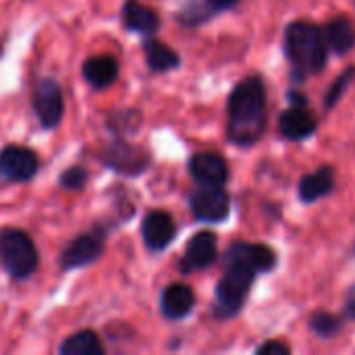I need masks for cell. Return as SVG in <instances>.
<instances>
[{
	"mask_svg": "<svg viewBox=\"0 0 355 355\" xmlns=\"http://www.w3.org/2000/svg\"><path fill=\"white\" fill-rule=\"evenodd\" d=\"M316 129H318V121L308 106L291 104L279 116V133L289 141L308 139L316 133Z\"/></svg>",
	"mask_w": 355,
	"mask_h": 355,
	"instance_id": "4fadbf2b",
	"label": "cell"
},
{
	"mask_svg": "<svg viewBox=\"0 0 355 355\" xmlns=\"http://www.w3.org/2000/svg\"><path fill=\"white\" fill-rule=\"evenodd\" d=\"M333 189H335V171L333 166L324 164L314 173L302 177L297 193L304 204H316L318 200L327 198Z\"/></svg>",
	"mask_w": 355,
	"mask_h": 355,
	"instance_id": "ac0fdd59",
	"label": "cell"
},
{
	"mask_svg": "<svg viewBox=\"0 0 355 355\" xmlns=\"http://www.w3.org/2000/svg\"><path fill=\"white\" fill-rule=\"evenodd\" d=\"M139 233H141L144 245L150 252L160 254L173 243V239L177 235V225H175V218H173L171 212H166V210H150L141 218Z\"/></svg>",
	"mask_w": 355,
	"mask_h": 355,
	"instance_id": "8fae6325",
	"label": "cell"
},
{
	"mask_svg": "<svg viewBox=\"0 0 355 355\" xmlns=\"http://www.w3.org/2000/svg\"><path fill=\"white\" fill-rule=\"evenodd\" d=\"M144 123V114L139 108H114L106 114V127L112 135L131 137L139 131Z\"/></svg>",
	"mask_w": 355,
	"mask_h": 355,
	"instance_id": "44dd1931",
	"label": "cell"
},
{
	"mask_svg": "<svg viewBox=\"0 0 355 355\" xmlns=\"http://www.w3.org/2000/svg\"><path fill=\"white\" fill-rule=\"evenodd\" d=\"M287 98H289V102H291V104H295V106H310L308 98H306L304 94H300L297 89H291Z\"/></svg>",
	"mask_w": 355,
	"mask_h": 355,
	"instance_id": "83f0119b",
	"label": "cell"
},
{
	"mask_svg": "<svg viewBox=\"0 0 355 355\" xmlns=\"http://www.w3.org/2000/svg\"><path fill=\"white\" fill-rule=\"evenodd\" d=\"M354 79L355 67H347V69L329 85V89H327V94H324V98H322V106H324L327 110H333V108L341 102V98L345 96L347 87L354 83Z\"/></svg>",
	"mask_w": 355,
	"mask_h": 355,
	"instance_id": "603a6c76",
	"label": "cell"
},
{
	"mask_svg": "<svg viewBox=\"0 0 355 355\" xmlns=\"http://www.w3.org/2000/svg\"><path fill=\"white\" fill-rule=\"evenodd\" d=\"M343 320L355 322V285H352L343 297Z\"/></svg>",
	"mask_w": 355,
	"mask_h": 355,
	"instance_id": "484cf974",
	"label": "cell"
},
{
	"mask_svg": "<svg viewBox=\"0 0 355 355\" xmlns=\"http://www.w3.org/2000/svg\"><path fill=\"white\" fill-rule=\"evenodd\" d=\"M58 354L60 355H104L106 347L102 337L92 331V329H83L77 331L73 335H69L60 345H58Z\"/></svg>",
	"mask_w": 355,
	"mask_h": 355,
	"instance_id": "ffe728a7",
	"label": "cell"
},
{
	"mask_svg": "<svg viewBox=\"0 0 355 355\" xmlns=\"http://www.w3.org/2000/svg\"><path fill=\"white\" fill-rule=\"evenodd\" d=\"M121 21L127 31L139 33L141 37L156 35L160 29V15L141 0H125L121 8Z\"/></svg>",
	"mask_w": 355,
	"mask_h": 355,
	"instance_id": "2e32d148",
	"label": "cell"
},
{
	"mask_svg": "<svg viewBox=\"0 0 355 355\" xmlns=\"http://www.w3.org/2000/svg\"><path fill=\"white\" fill-rule=\"evenodd\" d=\"M0 266L12 281H27L40 266V252L31 235L17 227L0 229Z\"/></svg>",
	"mask_w": 355,
	"mask_h": 355,
	"instance_id": "277c9868",
	"label": "cell"
},
{
	"mask_svg": "<svg viewBox=\"0 0 355 355\" xmlns=\"http://www.w3.org/2000/svg\"><path fill=\"white\" fill-rule=\"evenodd\" d=\"M196 308V293L185 283H171L160 293V314L166 320H185Z\"/></svg>",
	"mask_w": 355,
	"mask_h": 355,
	"instance_id": "5bb4252c",
	"label": "cell"
},
{
	"mask_svg": "<svg viewBox=\"0 0 355 355\" xmlns=\"http://www.w3.org/2000/svg\"><path fill=\"white\" fill-rule=\"evenodd\" d=\"M239 0H206V6L212 10V15L216 12H223V10H229L237 4Z\"/></svg>",
	"mask_w": 355,
	"mask_h": 355,
	"instance_id": "4316f807",
	"label": "cell"
},
{
	"mask_svg": "<svg viewBox=\"0 0 355 355\" xmlns=\"http://www.w3.org/2000/svg\"><path fill=\"white\" fill-rule=\"evenodd\" d=\"M256 354L258 355H289L291 354V347H289L287 343H283V341H275V339H270V341H264L262 345H258Z\"/></svg>",
	"mask_w": 355,
	"mask_h": 355,
	"instance_id": "d4e9b609",
	"label": "cell"
},
{
	"mask_svg": "<svg viewBox=\"0 0 355 355\" xmlns=\"http://www.w3.org/2000/svg\"><path fill=\"white\" fill-rule=\"evenodd\" d=\"M352 256H355V243H354V248H352V252H349Z\"/></svg>",
	"mask_w": 355,
	"mask_h": 355,
	"instance_id": "f546056e",
	"label": "cell"
},
{
	"mask_svg": "<svg viewBox=\"0 0 355 355\" xmlns=\"http://www.w3.org/2000/svg\"><path fill=\"white\" fill-rule=\"evenodd\" d=\"M40 171V158L37 152L19 146V144H8L0 148V183L8 185H23L35 179Z\"/></svg>",
	"mask_w": 355,
	"mask_h": 355,
	"instance_id": "ba28073f",
	"label": "cell"
},
{
	"mask_svg": "<svg viewBox=\"0 0 355 355\" xmlns=\"http://www.w3.org/2000/svg\"><path fill=\"white\" fill-rule=\"evenodd\" d=\"M87 181H89V173H87V168H83L79 164H73L58 175V187L64 191H81V189H85Z\"/></svg>",
	"mask_w": 355,
	"mask_h": 355,
	"instance_id": "cb8c5ba5",
	"label": "cell"
},
{
	"mask_svg": "<svg viewBox=\"0 0 355 355\" xmlns=\"http://www.w3.org/2000/svg\"><path fill=\"white\" fill-rule=\"evenodd\" d=\"M308 327L320 339H333L343 329V316H337V314L327 312V310H316L310 314Z\"/></svg>",
	"mask_w": 355,
	"mask_h": 355,
	"instance_id": "7402d4cb",
	"label": "cell"
},
{
	"mask_svg": "<svg viewBox=\"0 0 355 355\" xmlns=\"http://www.w3.org/2000/svg\"><path fill=\"white\" fill-rule=\"evenodd\" d=\"M277 266V254L266 243L233 241L223 254V277L214 289L212 316L216 320H231L241 314L252 285L258 275Z\"/></svg>",
	"mask_w": 355,
	"mask_h": 355,
	"instance_id": "6da1fadb",
	"label": "cell"
},
{
	"mask_svg": "<svg viewBox=\"0 0 355 355\" xmlns=\"http://www.w3.org/2000/svg\"><path fill=\"white\" fill-rule=\"evenodd\" d=\"M2 54H4V48H2V44H0V58H2Z\"/></svg>",
	"mask_w": 355,
	"mask_h": 355,
	"instance_id": "f1b7e54d",
	"label": "cell"
},
{
	"mask_svg": "<svg viewBox=\"0 0 355 355\" xmlns=\"http://www.w3.org/2000/svg\"><path fill=\"white\" fill-rule=\"evenodd\" d=\"M119 60L112 54H94L83 60L81 64V77L92 89H108L119 79Z\"/></svg>",
	"mask_w": 355,
	"mask_h": 355,
	"instance_id": "9a60e30c",
	"label": "cell"
},
{
	"mask_svg": "<svg viewBox=\"0 0 355 355\" xmlns=\"http://www.w3.org/2000/svg\"><path fill=\"white\" fill-rule=\"evenodd\" d=\"M146 64L152 73H168L181 67V56L175 48L160 42L156 35H146L141 40Z\"/></svg>",
	"mask_w": 355,
	"mask_h": 355,
	"instance_id": "e0dca14e",
	"label": "cell"
},
{
	"mask_svg": "<svg viewBox=\"0 0 355 355\" xmlns=\"http://www.w3.org/2000/svg\"><path fill=\"white\" fill-rule=\"evenodd\" d=\"M112 231L110 223H96L89 231L75 235L58 254V266L62 272H73L96 264L106 250L108 235Z\"/></svg>",
	"mask_w": 355,
	"mask_h": 355,
	"instance_id": "5b68a950",
	"label": "cell"
},
{
	"mask_svg": "<svg viewBox=\"0 0 355 355\" xmlns=\"http://www.w3.org/2000/svg\"><path fill=\"white\" fill-rule=\"evenodd\" d=\"M98 160L102 166L123 175V177H141L152 166V154L139 146L129 141L127 137L112 135L98 152Z\"/></svg>",
	"mask_w": 355,
	"mask_h": 355,
	"instance_id": "8992f818",
	"label": "cell"
},
{
	"mask_svg": "<svg viewBox=\"0 0 355 355\" xmlns=\"http://www.w3.org/2000/svg\"><path fill=\"white\" fill-rule=\"evenodd\" d=\"M189 210L200 223H223L231 212V196L223 187L200 185L189 196Z\"/></svg>",
	"mask_w": 355,
	"mask_h": 355,
	"instance_id": "9c48e42d",
	"label": "cell"
},
{
	"mask_svg": "<svg viewBox=\"0 0 355 355\" xmlns=\"http://www.w3.org/2000/svg\"><path fill=\"white\" fill-rule=\"evenodd\" d=\"M322 33H324V42L329 50H333L335 54H347L355 48V25L345 15L331 19L324 25Z\"/></svg>",
	"mask_w": 355,
	"mask_h": 355,
	"instance_id": "d6986e66",
	"label": "cell"
},
{
	"mask_svg": "<svg viewBox=\"0 0 355 355\" xmlns=\"http://www.w3.org/2000/svg\"><path fill=\"white\" fill-rule=\"evenodd\" d=\"M31 108L42 129L52 131L64 119L62 85L56 77H40L31 89Z\"/></svg>",
	"mask_w": 355,
	"mask_h": 355,
	"instance_id": "52a82bcc",
	"label": "cell"
},
{
	"mask_svg": "<svg viewBox=\"0 0 355 355\" xmlns=\"http://www.w3.org/2000/svg\"><path fill=\"white\" fill-rule=\"evenodd\" d=\"M285 54L291 62V77L295 81L322 73L329 62V46L322 27L306 19L289 23L285 29Z\"/></svg>",
	"mask_w": 355,
	"mask_h": 355,
	"instance_id": "3957f363",
	"label": "cell"
},
{
	"mask_svg": "<svg viewBox=\"0 0 355 355\" xmlns=\"http://www.w3.org/2000/svg\"><path fill=\"white\" fill-rule=\"evenodd\" d=\"M266 131V85L260 75L243 77L227 100V139L237 148L256 146Z\"/></svg>",
	"mask_w": 355,
	"mask_h": 355,
	"instance_id": "7a4b0ae2",
	"label": "cell"
},
{
	"mask_svg": "<svg viewBox=\"0 0 355 355\" xmlns=\"http://www.w3.org/2000/svg\"><path fill=\"white\" fill-rule=\"evenodd\" d=\"M216 260H218V237L212 231H200L187 241L177 268L181 275H193L210 268Z\"/></svg>",
	"mask_w": 355,
	"mask_h": 355,
	"instance_id": "30bf717a",
	"label": "cell"
},
{
	"mask_svg": "<svg viewBox=\"0 0 355 355\" xmlns=\"http://www.w3.org/2000/svg\"><path fill=\"white\" fill-rule=\"evenodd\" d=\"M189 175L198 185L223 187L229 181V164L216 152H198L189 158Z\"/></svg>",
	"mask_w": 355,
	"mask_h": 355,
	"instance_id": "7c38bea8",
	"label": "cell"
}]
</instances>
